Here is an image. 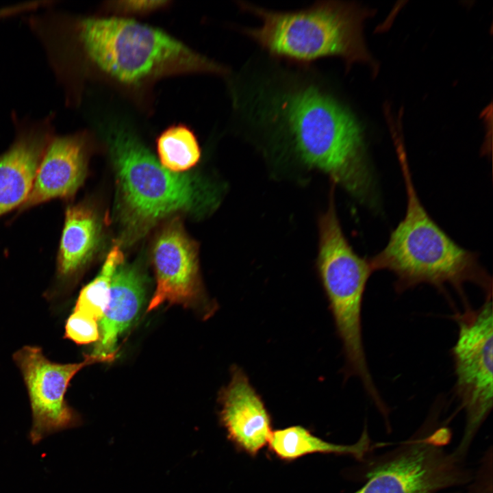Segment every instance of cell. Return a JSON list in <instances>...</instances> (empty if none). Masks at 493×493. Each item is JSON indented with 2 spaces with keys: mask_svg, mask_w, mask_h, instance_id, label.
Returning a JSON list of instances; mask_svg holds the SVG:
<instances>
[{
  "mask_svg": "<svg viewBox=\"0 0 493 493\" xmlns=\"http://www.w3.org/2000/svg\"><path fill=\"white\" fill-rule=\"evenodd\" d=\"M84 138L75 134L52 138L38 167L31 190L21 208L72 197L86 173Z\"/></svg>",
  "mask_w": 493,
  "mask_h": 493,
  "instance_id": "cell-12",
  "label": "cell"
},
{
  "mask_svg": "<svg viewBox=\"0 0 493 493\" xmlns=\"http://www.w3.org/2000/svg\"><path fill=\"white\" fill-rule=\"evenodd\" d=\"M144 297L142 275L136 268L122 264L113 276L109 301L98 322L99 339L91 355L101 362L114 359L118 338L136 319Z\"/></svg>",
  "mask_w": 493,
  "mask_h": 493,
  "instance_id": "cell-14",
  "label": "cell"
},
{
  "mask_svg": "<svg viewBox=\"0 0 493 493\" xmlns=\"http://www.w3.org/2000/svg\"><path fill=\"white\" fill-rule=\"evenodd\" d=\"M458 325L452 349L455 394L464 412L461 440L453 450L466 459L479 429L493 406V317L492 296H486L477 309L466 303L465 311L455 316Z\"/></svg>",
  "mask_w": 493,
  "mask_h": 493,
  "instance_id": "cell-8",
  "label": "cell"
},
{
  "mask_svg": "<svg viewBox=\"0 0 493 493\" xmlns=\"http://www.w3.org/2000/svg\"><path fill=\"white\" fill-rule=\"evenodd\" d=\"M157 149L160 164L174 173L190 169L201 157V149L194 134L187 127L168 128L158 138Z\"/></svg>",
  "mask_w": 493,
  "mask_h": 493,
  "instance_id": "cell-17",
  "label": "cell"
},
{
  "mask_svg": "<svg viewBox=\"0 0 493 493\" xmlns=\"http://www.w3.org/2000/svg\"><path fill=\"white\" fill-rule=\"evenodd\" d=\"M99 224L92 209L84 205L68 207L60 241L58 275L66 279L89 260L99 242Z\"/></svg>",
  "mask_w": 493,
  "mask_h": 493,
  "instance_id": "cell-15",
  "label": "cell"
},
{
  "mask_svg": "<svg viewBox=\"0 0 493 493\" xmlns=\"http://www.w3.org/2000/svg\"><path fill=\"white\" fill-rule=\"evenodd\" d=\"M229 90L238 129L286 149L357 201L375 205L362 127L312 64L262 53L231 76Z\"/></svg>",
  "mask_w": 493,
  "mask_h": 493,
  "instance_id": "cell-1",
  "label": "cell"
},
{
  "mask_svg": "<svg viewBox=\"0 0 493 493\" xmlns=\"http://www.w3.org/2000/svg\"><path fill=\"white\" fill-rule=\"evenodd\" d=\"M107 139L117 173L122 219L131 236H140L170 214L204 213L218 203L214 186L166 169L125 127H112Z\"/></svg>",
  "mask_w": 493,
  "mask_h": 493,
  "instance_id": "cell-4",
  "label": "cell"
},
{
  "mask_svg": "<svg viewBox=\"0 0 493 493\" xmlns=\"http://www.w3.org/2000/svg\"><path fill=\"white\" fill-rule=\"evenodd\" d=\"M25 126L11 147L0 155V216L25 202L52 140L49 119Z\"/></svg>",
  "mask_w": 493,
  "mask_h": 493,
  "instance_id": "cell-13",
  "label": "cell"
},
{
  "mask_svg": "<svg viewBox=\"0 0 493 493\" xmlns=\"http://www.w3.org/2000/svg\"><path fill=\"white\" fill-rule=\"evenodd\" d=\"M13 11H16V9L14 10H12V9H9V10L5 9L3 10H0V16H4L5 14H8V13H12Z\"/></svg>",
  "mask_w": 493,
  "mask_h": 493,
  "instance_id": "cell-21",
  "label": "cell"
},
{
  "mask_svg": "<svg viewBox=\"0 0 493 493\" xmlns=\"http://www.w3.org/2000/svg\"><path fill=\"white\" fill-rule=\"evenodd\" d=\"M64 338L79 345L96 343L99 339L98 321L73 311L66 322Z\"/></svg>",
  "mask_w": 493,
  "mask_h": 493,
  "instance_id": "cell-19",
  "label": "cell"
},
{
  "mask_svg": "<svg viewBox=\"0 0 493 493\" xmlns=\"http://www.w3.org/2000/svg\"><path fill=\"white\" fill-rule=\"evenodd\" d=\"M78 36L88 58L125 84L176 71L229 73L162 30L132 19L85 18L79 23Z\"/></svg>",
  "mask_w": 493,
  "mask_h": 493,
  "instance_id": "cell-5",
  "label": "cell"
},
{
  "mask_svg": "<svg viewBox=\"0 0 493 493\" xmlns=\"http://www.w3.org/2000/svg\"><path fill=\"white\" fill-rule=\"evenodd\" d=\"M317 268L345 357V373L356 376L371 401L380 398L364 352L362 310L364 291L373 270L368 259L358 255L341 227L331 194L318 223Z\"/></svg>",
  "mask_w": 493,
  "mask_h": 493,
  "instance_id": "cell-6",
  "label": "cell"
},
{
  "mask_svg": "<svg viewBox=\"0 0 493 493\" xmlns=\"http://www.w3.org/2000/svg\"><path fill=\"white\" fill-rule=\"evenodd\" d=\"M242 12L259 18L255 27H239L266 55L299 64L339 57L349 67L354 62L375 68L363 37L369 11L355 3L320 1L301 10L278 11L246 1H236Z\"/></svg>",
  "mask_w": 493,
  "mask_h": 493,
  "instance_id": "cell-3",
  "label": "cell"
},
{
  "mask_svg": "<svg viewBox=\"0 0 493 493\" xmlns=\"http://www.w3.org/2000/svg\"><path fill=\"white\" fill-rule=\"evenodd\" d=\"M397 153L406 190V210L384 248L368 259L373 272L392 273L399 292L420 284L444 292L450 285L464 296L463 286L469 282L482 288L486 296H491L492 279L477 253L458 245L432 219L416 192L400 143Z\"/></svg>",
  "mask_w": 493,
  "mask_h": 493,
  "instance_id": "cell-2",
  "label": "cell"
},
{
  "mask_svg": "<svg viewBox=\"0 0 493 493\" xmlns=\"http://www.w3.org/2000/svg\"><path fill=\"white\" fill-rule=\"evenodd\" d=\"M165 3L162 1H123L121 7L126 11L142 12L154 10Z\"/></svg>",
  "mask_w": 493,
  "mask_h": 493,
  "instance_id": "cell-20",
  "label": "cell"
},
{
  "mask_svg": "<svg viewBox=\"0 0 493 493\" xmlns=\"http://www.w3.org/2000/svg\"><path fill=\"white\" fill-rule=\"evenodd\" d=\"M396 448L367 459L364 484L353 493H459L473 472L446 446L451 431L428 420Z\"/></svg>",
  "mask_w": 493,
  "mask_h": 493,
  "instance_id": "cell-7",
  "label": "cell"
},
{
  "mask_svg": "<svg viewBox=\"0 0 493 493\" xmlns=\"http://www.w3.org/2000/svg\"><path fill=\"white\" fill-rule=\"evenodd\" d=\"M220 418L230 440L249 455H255L272 433L270 415L261 396L238 366L231 368L229 383L219 396Z\"/></svg>",
  "mask_w": 493,
  "mask_h": 493,
  "instance_id": "cell-11",
  "label": "cell"
},
{
  "mask_svg": "<svg viewBox=\"0 0 493 493\" xmlns=\"http://www.w3.org/2000/svg\"><path fill=\"white\" fill-rule=\"evenodd\" d=\"M13 359L21 371L29 398L31 442L36 444L51 433L75 426L78 416L66 401V390L80 370L101 361L90 354L79 363H56L36 346L22 347L14 353Z\"/></svg>",
  "mask_w": 493,
  "mask_h": 493,
  "instance_id": "cell-9",
  "label": "cell"
},
{
  "mask_svg": "<svg viewBox=\"0 0 493 493\" xmlns=\"http://www.w3.org/2000/svg\"><path fill=\"white\" fill-rule=\"evenodd\" d=\"M370 442L367 427H364L356 442L338 444L313 435L302 426L295 425L272 431L268 444L277 457L285 461L316 453L349 455L364 461L370 451Z\"/></svg>",
  "mask_w": 493,
  "mask_h": 493,
  "instance_id": "cell-16",
  "label": "cell"
},
{
  "mask_svg": "<svg viewBox=\"0 0 493 493\" xmlns=\"http://www.w3.org/2000/svg\"><path fill=\"white\" fill-rule=\"evenodd\" d=\"M156 288L148 305L150 312L164 303L188 306L199 293L197 247L181 225L164 229L153 250Z\"/></svg>",
  "mask_w": 493,
  "mask_h": 493,
  "instance_id": "cell-10",
  "label": "cell"
},
{
  "mask_svg": "<svg viewBox=\"0 0 493 493\" xmlns=\"http://www.w3.org/2000/svg\"><path fill=\"white\" fill-rule=\"evenodd\" d=\"M123 260L122 251L114 246L108 254L99 274L81 290L73 311L99 322L109 301L113 276Z\"/></svg>",
  "mask_w": 493,
  "mask_h": 493,
  "instance_id": "cell-18",
  "label": "cell"
}]
</instances>
